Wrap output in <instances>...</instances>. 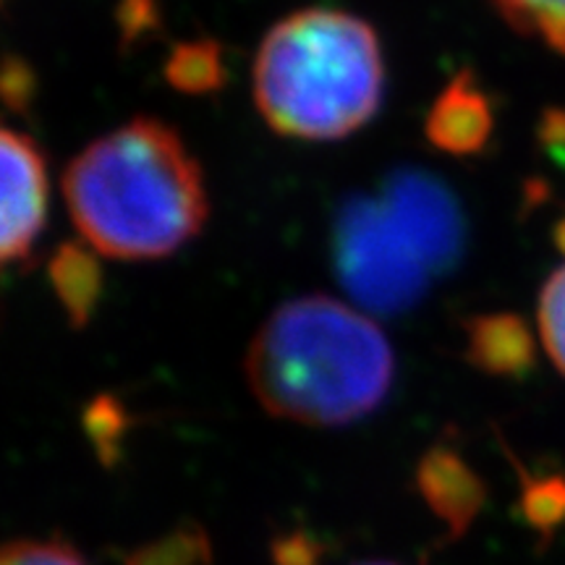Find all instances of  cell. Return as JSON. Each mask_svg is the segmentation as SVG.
<instances>
[{
  "instance_id": "1",
  "label": "cell",
  "mask_w": 565,
  "mask_h": 565,
  "mask_svg": "<svg viewBox=\"0 0 565 565\" xmlns=\"http://www.w3.org/2000/svg\"><path fill=\"white\" fill-rule=\"evenodd\" d=\"M63 196L89 249L113 259L168 257L210 212L200 162L158 118H134L84 147L63 173Z\"/></svg>"
},
{
  "instance_id": "2",
  "label": "cell",
  "mask_w": 565,
  "mask_h": 565,
  "mask_svg": "<svg viewBox=\"0 0 565 565\" xmlns=\"http://www.w3.org/2000/svg\"><path fill=\"white\" fill-rule=\"evenodd\" d=\"M244 372L267 414L307 427H345L383 404L395 356L377 322L312 294L267 317L252 338Z\"/></svg>"
},
{
  "instance_id": "3",
  "label": "cell",
  "mask_w": 565,
  "mask_h": 565,
  "mask_svg": "<svg viewBox=\"0 0 565 565\" xmlns=\"http://www.w3.org/2000/svg\"><path fill=\"white\" fill-rule=\"evenodd\" d=\"M252 79L254 103L273 131L301 141L343 139L383 103V45L353 13L303 9L265 34Z\"/></svg>"
},
{
  "instance_id": "4",
  "label": "cell",
  "mask_w": 565,
  "mask_h": 565,
  "mask_svg": "<svg viewBox=\"0 0 565 565\" xmlns=\"http://www.w3.org/2000/svg\"><path fill=\"white\" fill-rule=\"evenodd\" d=\"M333 254L345 291L374 315L408 312L440 275L414 225L380 194L343 204Z\"/></svg>"
},
{
  "instance_id": "5",
  "label": "cell",
  "mask_w": 565,
  "mask_h": 565,
  "mask_svg": "<svg viewBox=\"0 0 565 565\" xmlns=\"http://www.w3.org/2000/svg\"><path fill=\"white\" fill-rule=\"evenodd\" d=\"M3 223L0 254L6 265L32 257L47 215V171L40 147L13 129H3Z\"/></svg>"
},
{
  "instance_id": "6",
  "label": "cell",
  "mask_w": 565,
  "mask_h": 565,
  "mask_svg": "<svg viewBox=\"0 0 565 565\" xmlns=\"http://www.w3.org/2000/svg\"><path fill=\"white\" fill-rule=\"evenodd\" d=\"M380 196L419 231L440 275L454 270L466 242L463 212L454 192L435 175L404 168L387 175Z\"/></svg>"
},
{
  "instance_id": "7",
  "label": "cell",
  "mask_w": 565,
  "mask_h": 565,
  "mask_svg": "<svg viewBox=\"0 0 565 565\" xmlns=\"http://www.w3.org/2000/svg\"><path fill=\"white\" fill-rule=\"evenodd\" d=\"M416 482L424 503L448 526V540L475 524L484 505V484L456 450L437 445L419 461Z\"/></svg>"
},
{
  "instance_id": "8",
  "label": "cell",
  "mask_w": 565,
  "mask_h": 565,
  "mask_svg": "<svg viewBox=\"0 0 565 565\" xmlns=\"http://www.w3.org/2000/svg\"><path fill=\"white\" fill-rule=\"evenodd\" d=\"M492 105L469 71L458 74L437 97L427 116V139L450 154H475L490 139Z\"/></svg>"
},
{
  "instance_id": "9",
  "label": "cell",
  "mask_w": 565,
  "mask_h": 565,
  "mask_svg": "<svg viewBox=\"0 0 565 565\" xmlns=\"http://www.w3.org/2000/svg\"><path fill=\"white\" fill-rule=\"evenodd\" d=\"M466 359L494 377H521L534 364V343L515 315H482L466 322Z\"/></svg>"
},
{
  "instance_id": "10",
  "label": "cell",
  "mask_w": 565,
  "mask_h": 565,
  "mask_svg": "<svg viewBox=\"0 0 565 565\" xmlns=\"http://www.w3.org/2000/svg\"><path fill=\"white\" fill-rule=\"evenodd\" d=\"M51 282L71 324H87L103 296V270L87 246H61L51 259Z\"/></svg>"
},
{
  "instance_id": "11",
  "label": "cell",
  "mask_w": 565,
  "mask_h": 565,
  "mask_svg": "<svg viewBox=\"0 0 565 565\" xmlns=\"http://www.w3.org/2000/svg\"><path fill=\"white\" fill-rule=\"evenodd\" d=\"M515 32L542 40L565 55V0H492Z\"/></svg>"
},
{
  "instance_id": "12",
  "label": "cell",
  "mask_w": 565,
  "mask_h": 565,
  "mask_svg": "<svg viewBox=\"0 0 565 565\" xmlns=\"http://www.w3.org/2000/svg\"><path fill=\"white\" fill-rule=\"evenodd\" d=\"M166 74L175 89L192 92V95L217 89L225 79L221 51H217L215 42L204 40L175 47L171 61H168Z\"/></svg>"
},
{
  "instance_id": "13",
  "label": "cell",
  "mask_w": 565,
  "mask_h": 565,
  "mask_svg": "<svg viewBox=\"0 0 565 565\" xmlns=\"http://www.w3.org/2000/svg\"><path fill=\"white\" fill-rule=\"evenodd\" d=\"M536 322L547 356L565 374V265L557 267L542 288Z\"/></svg>"
},
{
  "instance_id": "14",
  "label": "cell",
  "mask_w": 565,
  "mask_h": 565,
  "mask_svg": "<svg viewBox=\"0 0 565 565\" xmlns=\"http://www.w3.org/2000/svg\"><path fill=\"white\" fill-rule=\"evenodd\" d=\"M524 515L536 532H550L565 521V479H529L524 490Z\"/></svg>"
},
{
  "instance_id": "15",
  "label": "cell",
  "mask_w": 565,
  "mask_h": 565,
  "mask_svg": "<svg viewBox=\"0 0 565 565\" xmlns=\"http://www.w3.org/2000/svg\"><path fill=\"white\" fill-rule=\"evenodd\" d=\"M0 565H87L68 542L55 540H13L3 547Z\"/></svg>"
},
{
  "instance_id": "16",
  "label": "cell",
  "mask_w": 565,
  "mask_h": 565,
  "mask_svg": "<svg viewBox=\"0 0 565 565\" xmlns=\"http://www.w3.org/2000/svg\"><path fill=\"white\" fill-rule=\"evenodd\" d=\"M362 565H393V563H362Z\"/></svg>"
}]
</instances>
